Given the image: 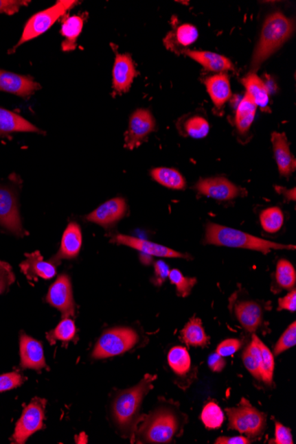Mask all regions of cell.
Here are the masks:
<instances>
[{"mask_svg":"<svg viewBox=\"0 0 296 444\" xmlns=\"http://www.w3.org/2000/svg\"><path fill=\"white\" fill-rule=\"evenodd\" d=\"M20 355L23 369L39 371L47 367L41 343L23 333L20 336Z\"/></svg>","mask_w":296,"mask_h":444,"instance_id":"d6986e66","label":"cell"},{"mask_svg":"<svg viewBox=\"0 0 296 444\" xmlns=\"http://www.w3.org/2000/svg\"><path fill=\"white\" fill-rule=\"evenodd\" d=\"M201 421L209 430H218L225 421L224 412L216 403L209 402L204 406L201 415Z\"/></svg>","mask_w":296,"mask_h":444,"instance_id":"836d02e7","label":"cell"},{"mask_svg":"<svg viewBox=\"0 0 296 444\" xmlns=\"http://www.w3.org/2000/svg\"><path fill=\"white\" fill-rule=\"evenodd\" d=\"M295 25L292 20L285 16L282 12L269 15L262 26L260 39L253 54L251 68L256 71L259 67L276 53L294 32Z\"/></svg>","mask_w":296,"mask_h":444,"instance_id":"3957f363","label":"cell"},{"mask_svg":"<svg viewBox=\"0 0 296 444\" xmlns=\"http://www.w3.org/2000/svg\"><path fill=\"white\" fill-rule=\"evenodd\" d=\"M258 106L253 102L249 95L243 97L237 106L235 112L234 124L238 132L240 135H245L249 132L255 120Z\"/></svg>","mask_w":296,"mask_h":444,"instance_id":"484cf974","label":"cell"},{"mask_svg":"<svg viewBox=\"0 0 296 444\" xmlns=\"http://www.w3.org/2000/svg\"><path fill=\"white\" fill-rule=\"evenodd\" d=\"M194 189L201 196L212 198L220 202H227L238 197L246 196L247 194L245 189L222 176L201 178L194 185Z\"/></svg>","mask_w":296,"mask_h":444,"instance_id":"8fae6325","label":"cell"},{"mask_svg":"<svg viewBox=\"0 0 296 444\" xmlns=\"http://www.w3.org/2000/svg\"><path fill=\"white\" fill-rule=\"evenodd\" d=\"M216 444H248L250 443V440L248 437L240 436H233V437H227L221 436L218 438L215 442Z\"/></svg>","mask_w":296,"mask_h":444,"instance_id":"681fc988","label":"cell"},{"mask_svg":"<svg viewBox=\"0 0 296 444\" xmlns=\"http://www.w3.org/2000/svg\"><path fill=\"white\" fill-rule=\"evenodd\" d=\"M185 135L193 139H203L209 135V121L201 115H194L186 120L184 124Z\"/></svg>","mask_w":296,"mask_h":444,"instance_id":"e575fe53","label":"cell"},{"mask_svg":"<svg viewBox=\"0 0 296 444\" xmlns=\"http://www.w3.org/2000/svg\"><path fill=\"white\" fill-rule=\"evenodd\" d=\"M82 237L79 224L75 222L69 223L64 231L59 252L50 261L57 266L62 259H74L80 251L83 242Z\"/></svg>","mask_w":296,"mask_h":444,"instance_id":"7402d4cb","label":"cell"},{"mask_svg":"<svg viewBox=\"0 0 296 444\" xmlns=\"http://www.w3.org/2000/svg\"><path fill=\"white\" fill-rule=\"evenodd\" d=\"M84 15H72L63 18L60 33L64 38L62 43L63 51H74L78 45V38L84 28Z\"/></svg>","mask_w":296,"mask_h":444,"instance_id":"d4e9b609","label":"cell"},{"mask_svg":"<svg viewBox=\"0 0 296 444\" xmlns=\"http://www.w3.org/2000/svg\"><path fill=\"white\" fill-rule=\"evenodd\" d=\"M241 343L238 339H227L222 342L216 348V353L223 358L230 357L240 349Z\"/></svg>","mask_w":296,"mask_h":444,"instance_id":"7bdbcfd3","label":"cell"},{"mask_svg":"<svg viewBox=\"0 0 296 444\" xmlns=\"http://www.w3.org/2000/svg\"><path fill=\"white\" fill-rule=\"evenodd\" d=\"M157 376L148 375L135 387L119 392L112 403V417L122 434L131 436L136 430L143 399L152 388Z\"/></svg>","mask_w":296,"mask_h":444,"instance_id":"6da1fadb","label":"cell"},{"mask_svg":"<svg viewBox=\"0 0 296 444\" xmlns=\"http://www.w3.org/2000/svg\"><path fill=\"white\" fill-rule=\"evenodd\" d=\"M230 430L245 434L251 439H258L262 436L266 427V416L255 408L245 398L241 399L239 406L227 408Z\"/></svg>","mask_w":296,"mask_h":444,"instance_id":"52a82bcc","label":"cell"},{"mask_svg":"<svg viewBox=\"0 0 296 444\" xmlns=\"http://www.w3.org/2000/svg\"><path fill=\"white\" fill-rule=\"evenodd\" d=\"M168 363L173 372L179 375H184L191 369L192 362L187 349L184 347L177 346L170 349L168 354Z\"/></svg>","mask_w":296,"mask_h":444,"instance_id":"f546056e","label":"cell"},{"mask_svg":"<svg viewBox=\"0 0 296 444\" xmlns=\"http://www.w3.org/2000/svg\"><path fill=\"white\" fill-rule=\"evenodd\" d=\"M182 427V419L175 410H155L139 430L140 441L146 443H167L172 441Z\"/></svg>","mask_w":296,"mask_h":444,"instance_id":"5b68a950","label":"cell"},{"mask_svg":"<svg viewBox=\"0 0 296 444\" xmlns=\"http://www.w3.org/2000/svg\"><path fill=\"white\" fill-rule=\"evenodd\" d=\"M276 190L279 191L280 194H283L284 196L286 197V200H293V202H295V188H293V189H285V188H280V187H276Z\"/></svg>","mask_w":296,"mask_h":444,"instance_id":"f907efd6","label":"cell"},{"mask_svg":"<svg viewBox=\"0 0 296 444\" xmlns=\"http://www.w3.org/2000/svg\"><path fill=\"white\" fill-rule=\"evenodd\" d=\"M151 176L157 183L163 185L169 189L183 190L185 189L186 182L181 173L175 169L155 168L151 170Z\"/></svg>","mask_w":296,"mask_h":444,"instance_id":"83f0119b","label":"cell"},{"mask_svg":"<svg viewBox=\"0 0 296 444\" xmlns=\"http://www.w3.org/2000/svg\"><path fill=\"white\" fill-rule=\"evenodd\" d=\"M242 84L246 88V94L253 100L255 105L262 108L269 104V90L267 85L254 72L249 73L243 78Z\"/></svg>","mask_w":296,"mask_h":444,"instance_id":"4316f807","label":"cell"},{"mask_svg":"<svg viewBox=\"0 0 296 444\" xmlns=\"http://www.w3.org/2000/svg\"><path fill=\"white\" fill-rule=\"evenodd\" d=\"M207 245L220 246V247L245 248L249 250L261 252L262 254L271 253V250H295L294 245H284L280 243L270 242V240L259 238L244 233L242 231L234 228L221 226V224L207 223L205 228V238Z\"/></svg>","mask_w":296,"mask_h":444,"instance_id":"7a4b0ae2","label":"cell"},{"mask_svg":"<svg viewBox=\"0 0 296 444\" xmlns=\"http://www.w3.org/2000/svg\"><path fill=\"white\" fill-rule=\"evenodd\" d=\"M47 302L62 312L63 318L75 315V302L72 285L68 275L58 277L56 281L49 288Z\"/></svg>","mask_w":296,"mask_h":444,"instance_id":"7c38bea8","label":"cell"},{"mask_svg":"<svg viewBox=\"0 0 296 444\" xmlns=\"http://www.w3.org/2000/svg\"><path fill=\"white\" fill-rule=\"evenodd\" d=\"M274 443L277 444H293L292 432L290 428L275 421V438L273 440Z\"/></svg>","mask_w":296,"mask_h":444,"instance_id":"f6af8a7d","label":"cell"},{"mask_svg":"<svg viewBox=\"0 0 296 444\" xmlns=\"http://www.w3.org/2000/svg\"><path fill=\"white\" fill-rule=\"evenodd\" d=\"M170 267L164 261L159 260L155 264V277L152 282L155 285H163V283L169 278Z\"/></svg>","mask_w":296,"mask_h":444,"instance_id":"bcb514c9","label":"cell"},{"mask_svg":"<svg viewBox=\"0 0 296 444\" xmlns=\"http://www.w3.org/2000/svg\"><path fill=\"white\" fill-rule=\"evenodd\" d=\"M231 309L235 319L249 333H255L264 322V307L253 300L231 301Z\"/></svg>","mask_w":296,"mask_h":444,"instance_id":"5bb4252c","label":"cell"},{"mask_svg":"<svg viewBox=\"0 0 296 444\" xmlns=\"http://www.w3.org/2000/svg\"><path fill=\"white\" fill-rule=\"evenodd\" d=\"M242 360L244 366H245L247 370L252 374L254 378L258 379V381H261L262 377L260 366H259V364L258 363V361L255 360V358L250 354L248 349H246L245 351L243 352Z\"/></svg>","mask_w":296,"mask_h":444,"instance_id":"ee69618b","label":"cell"},{"mask_svg":"<svg viewBox=\"0 0 296 444\" xmlns=\"http://www.w3.org/2000/svg\"><path fill=\"white\" fill-rule=\"evenodd\" d=\"M181 336L184 342L189 346L203 348L207 344V336L199 318H192L183 328Z\"/></svg>","mask_w":296,"mask_h":444,"instance_id":"f1b7e54d","label":"cell"},{"mask_svg":"<svg viewBox=\"0 0 296 444\" xmlns=\"http://www.w3.org/2000/svg\"><path fill=\"white\" fill-rule=\"evenodd\" d=\"M279 310H288V312H295L296 310V291L295 288L290 291L286 296L279 299Z\"/></svg>","mask_w":296,"mask_h":444,"instance_id":"7dc6e473","label":"cell"},{"mask_svg":"<svg viewBox=\"0 0 296 444\" xmlns=\"http://www.w3.org/2000/svg\"><path fill=\"white\" fill-rule=\"evenodd\" d=\"M41 89V85L30 75L16 74L0 69V92L29 99Z\"/></svg>","mask_w":296,"mask_h":444,"instance_id":"2e32d148","label":"cell"},{"mask_svg":"<svg viewBox=\"0 0 296 444\" xmlns=\"http://www.w3.org/2000/svg\"><path fill=\"white\" fill-rule=\"evenodd\" d=\"M126 200L122 197L113 198L88 214L85 220L104 228H111L127 215Z\"/></svg>","mask_w":296,"mask_h":444,"instance_id":"4fadbf2b","label":"cell"},{"mask_svg":"<svg viewBox=\"0 0 296 444\" xmlns=\"http://www.w3.org/2000/svg\"><path fill=\"white\" fill-rule=\"evenodd\" d=\"M185 53L194 62L203 66L206 71L216 72L218 74V73H225L235 69L234 64L231 62V60L221 54L207 51L192 50L185 51Z\"/></svg>","mask_w":296,"mask_h":444,"instance_id":"603a6c76","label":"cell"},{"mask_svg":"<svg viewBox=\"0 0 296 444\" xmlns=\"http://www.w3.org/2000/svg\"><path fill=\"white\" fill-rule=\"evenodd\" d=\"M296 343V323L293 322L286 330L284 331L282 337L277 340L275 348H274V355H279L282 353L288 351L294 347Z\"/></svg>","mask_w":296,"mask_h":444,"instance_id":"74e56055","label":"cell"},{"mask_svg":"<svg viewBox=\"0 0 296 444\" xmlns=\"http://www.w3.org/2000/svg\"><path fill=\"white\" fill-rule=\"evenodd\" d=\"M25 381V377L18 372L2 374L0 375V393L20 387Z\"/></svg>","mask_w":296,"mask_h":444,"instance_id":"ab89813d","label":"cell"},{"mask_svg":"<svg viewBox=\"0 0 296 444\" xmlns=\"http://www.w3.org/2000/svg\"><path fill=\"white\" fill-rule=\"evenodd\" d=\"M21 179L14 173L9 180L0 183V227L17 237L28 235L24 229L19 211Z\"/></svg>","mask_w":296,"mask_h":444,"instance_id":"277c9868","label":"cell"},{"mask_svg":"<svg viewBox=\"0 0 296 444\" xmlns=\"http://www.w3.org/2000/svg\"><path fill=\"white\" fill-rule=\"evenodd\" d=\"M259 346H260L262 355L261 381L264 382L265 384L271 386L273 384L274 367H275L273 354L261 340H259Z\"/></svg>","mask_w":296,"mask_h":444,"instance_id":"d590c367","label":"cell"},{"mask_svg":"<svg viewBox=\"0 0 296 444\" xmlns=\"http://www.w3.org/2000/svg\"><path fill=\"white\" fill-rule=\"evenodd\" d=\"M205 85L210 99L218 108H221L230 100L231 96L230 79L227 73H218L207 78Z\"/></svg>","mask_w":296,"mask_h":444,"instance_id":"cb8c5ba5","label":"cell"},{"mask_svg":"<svg viewBox=\"0 0 296 444\" xmlns=\"http://www.w3.org/2000/svg\"><path fill=\"white\" fill-rule=\"evenodd\" d=\"M45 404L47 401L36 397L24 407L23 414L15 425L13 434L14 443H25L30 436L44 428Z\"/></svg>","mask_w":296,"mask_h":444,"instance_id":"9c48e42d","label":"cell"},{"mask_svg":"<svg viewBox=\"0 0 296 444\" xmlns=\"http://www.w3.org/2000/svg\"><path fill=\"white\" fill-rule=\"evenodd\" d=\"M30 1L27 0H0V14L14 15L23 7H26Z\"/></svg>","mask_w":296,"mask_h":444,"instance_id":"b9f144b4","label":"cell"},{"mask_svg":"<svg viewBox=\"0 0 296 444\" xmlns=\"http://www.w3.org/2000/svg\"><path fill=\"white\" fill-rule=\"evenodd\" d=\"M33 132L43 135L44 130L8 109L0 108V139L11 138L14 133Z\"/></svg>","mask_w":296,"mask_h":444,"instance_id":"44dd1931","label":"cell"},{"mask_svg":"<svg viewBox=\"0 0 296 444\" xmlns=\"http://www.w3.org/2000/svg\"><path fill=\"white\" fill-rule=\"evenodd\" d=\"M15 282V275L10 264L0 261V294L7 293Z\"/></svg>","mask_w":296,"mask_h":444,"instance_id":"60d3db41","label":"cell"},{"mask_svg":"<svg viewBox=\"0 0 296 444\" xmlns=\"http://www.w3.org/2000/svg\"><path fill=\"white\" fill-rule=\"evenodd\" d=\"M210 369L215 373H220L223 369L225 367V358L221 357L220 355L215 352L213 354L209 355V361H207Z\"/></svg>","mask_w":296,"mask_h":444,"instance_id":"c3c4849f","label":"cell"},{"mask_svg":"<svg viewBox=\"0 0 296 444\" xmlns=\"http://www.w3.org/2000/svg\"><path fill=\"white\" fill-rule=\"evenodd\" d=\"M199 36V32L191 24H183L179 26L176 32V40L183 47H188L194 44Z\"/></svg>","mask_w":296,"mask_h":444,"instance_id":"f35d334b","label":"cell"},{"mask_svg":"<svg viewBox=\"0 0 296 444\" xmlns=\"http://www.w3.org/2000/svg\"><path fill=\"white\" fill-rule=\"evenodd\" d=\"M157 128L154 115L148 109L139 108L130 115L125 133L124 147L130 150L139 148Z\"/></svg>","mask_w":296,"mask_h":444,"instance_id":"30bf717a","label":"cell"},{"mask_svg":"<svg viewBox=\"0 0 296 444\" xmlns=\"http://www.w3.org/2000/svg\"><path fill=\"white\" fill-rule=\"evenodd\" d=\"M111 242L117 245L126 246L141 254L151 255V257L183 258L186 259V255L174 250V249L164 247L157 243L149 240L136 238V237L125 235V234H115L112 237Z\"/></svg>","mask_w":296,"mask_h":444,"instance_id":"9a60e30c","label":"cell"},{"mask_svg":"<svg viewBox=\"0 0 296 444\" xmlns=\"http://www.w3.org/2000/svg\"><path fill=\"white\" fill-rule=\"evenodd\" d=\"M152 257L151 255H146V254H141V261L143 264H150L152 260Z\"/></svg>","mask_w":296,"mask_h":444,"instance_id":"816d5d0a","label":"cell"},{"mask_svg":"<svg viewBox=\"0 0 296 444\" xmlns=\"http://www.w3.org/2000/svg\"><path fill=\"white\" fill-rule=\"evenodd\" d=\"M26 259L20 264L21 272L29 281H38L39 278L53 279L56 275V266L51 261H45L41 252L25 254Z\"/></svg>","mask_w":296,"mask_h":444,"instance_id":"ac0fdd59","label":"cell"},{"mask_svg":"<svg viewBox=\"0 0 296 444\" xmlns=\"http://www.w3.org/2000/svg\"><path fill=\"white\" fill-rule=\"evenodd\" d=\"M274 157L280 176L289 178L296 169L294 154L290 150L289 143L285 133L273 132L271 135Z\"/></svg>","mask_w":296,"mask_h":444,"instance_id":"ffe728a7","label":"cell"},{"mask_svg":"<svg viewBox=\"0 0 296 444\" xmlns=\"http://www.w3.org/2000/svg\"><path fill=\"white\" fill-rule=\"evenodd\" d=\"M260 224L264 232L276 233L282 230L285 222V215L279 207H271L264 209L260 214Z\"/></svg>","mask_w":296,"mask_h":444,"instance_id":"4dcf8cb0","label":"cell"},{"mask_svg":"<svg viewBox=\"0 0 296 444\" xmlns=\"http://www.w3.org/2000/svg\"><path fill=\"white\" fill-rule=\"evenodd\" d=\"M275 281L282 290H294L296 284V272L294 266L288 260L277 261L275 272Z\"/></svg>","mask_w":296,"mask_h":444,"instance_id":"1f68e13d","label":"cell"},{"mask_svg":"<svg viewBox=\"0 0 296 444\" xmlns=\"http://www.w3.org/2000/svg\"><path fill=\"white\" fill-rule=\"evenodd\" d=\"M76 5H78V1L76 0H60L53 7L32 15L24 26L23 34L13 49L10 50V54L14 53L21 45L44 34L57 20L64 16Z\"/></svg>","mask_w":296,"mask_h":444,"instance_id":"8992f818","label":"cell"},{"mask_svg":"<svg viewBox=\"0 0 296 444\" xmlns=\"http://www.w3.org/2000/svg\"><path fill=\"white\" fill-rule=\"evenodd\" d=\"M168 279H170L172 284L176 285L177 293L181 297L188 296L197 283L196 279L185 277L178 269L170 270Z\"/></svg>","mask_w":296,"mask_h":444,"instance_id":"8d00e7d4","label":"cell"},{"mask_svg":"<svg viewBox=\"0 0 296 444\" xmlns=\"http://www.w3.org/2000/svg\"><path fill=\"white\" fill-rule=\"evenodd\" d=\"M138 340V334L130 328H115L106 331L94 347L93 357L96 360H103L124 354L133 349Z\"/></svg>","mask_w":296,"mask_h":444,"instance_id":"ba28073f","label":"cell"},{"mask_svg":"<svg viewBox=\"0 0 296 444\" xmlns=\"http://www.w3.org/2000/svg\"><path fill=\"white\" fill-rule=\"evenodd\" d=\"M136 75V67L130 54H117L113 67V88L115 92L119 94L127 93Z\"/></svg>","mask_w":296,"mask_h":444,"instance_id":"e0dca14e","label":"cell"},{"mask_svg":"<svg viewBox=\"0 0 296 444\" xmlns=\"http://www.w3.org/2000/svg\"><path fill=\"white\" fill-rule=\"evenodd\" d=\"M76 333V328L74 321L71 318H63L56 329L49 331L47 334V338L52 345L56 343V340H62L68 342L74 338Z\"/></svg>","mask_w":296,"mask_h":444,"instance_id":"d6a6232c","label":"cell"}]
</instances>
